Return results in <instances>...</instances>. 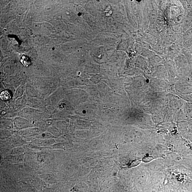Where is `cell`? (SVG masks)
Instances as JSON below:
<instances>
[{"label": "cell", "instance_id": "6da1fadb", "mask_svg": "<svg viewBox=\"0 0 192 192\" xmlns=\"http://www.w3.org/2000/svg\"><path fill=\"white\" fill-rule=\"evenodd\" d=\"M12 94L9 90H6L1 92L0 97L1 100L4 101L9 100L11 98Z\"/></svg>", "mask_w": 192, "mask_h": 192}, {"label": "cell", "instance_id": "7a4b0ae2", "mask_svg": "<svg viewBox=\"0 0 192 192\" xmlns=\"http://www.w3.org/2000/svg\"><path fill=\"white\" fill-rule=\"evenodd\" d=\"M21 62L23 66L26 67H27L30 65L31 64V60L30 58H28V56H26V55H23L22 57H21Z\"/></svg>", "mask_w": 192, "mask_h": 192}]
</instances>
